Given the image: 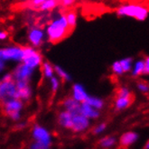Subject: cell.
Instances as JSON below:
<instances>
[{
  "label": "cell",
  "mask_w": 149,
  "mask_h": 149,
  "mask_svg": "<svg viewBox=\"0 0 149 149\" xmlns=\"http://www.w3.org/2000/svg\"><path fill=\"white\" fill-rule=\"evenodd\" d=\"M72 128L75 131H81L89 126V120L81 114L72 115Z\"/></svg>",
  "instance_id": "obj_8"
},
{
  "label": "cell",
  "mask_w": 149,
  "mask_h": 149,
  "mask_svg": "<svg viewBox=\"0 0 149 149\" xmlns=\"http://www.w3.org/2000/svg\"><path fill=\"white\" fill-rule=\"evenodd\" d=\"M50 83H51V88H52V91L55 92L60 87V81L59 79L56 76H52L50 78Z\"/></svg>",
  "instance_id": "obj_26"
},
{
  "label": "cell",
  "mask_w": 149,
  "mask_h": 149,
  "mask_svg": "<svg viewBox=\"0 0 149 149\" xmlns=\"http://www.w3.org/2000/svg\"><path fill=\"white\" fill-rule=\"evenodd\" d=\"M59 2L58 0H45V2H42L38 7L37 9L39 11H50L54 9V8L58 6Z\"/></svg>",
  "instance_id": "obj_16"
},
{
  "label": "cell",
  "mask_w": 149,
  "mask_h": 149,
  "mask_svg": "<svg viewBox=\"0 0 149 149\" xmlns=\"http://www.w3.org/2000/svg\"><path fill=\"white\" fill-rule=\"evenodd\" d=\"M17 99L18 100H28L32 95V89L30 84H26L23 87L16 88Z\"/></svg>",
  "instance_id": "obj_14"
},
{
  "label": "cell",
  "mask_w": 149,
  "mask_h": 149,
  "mask_svg": "<svg viewBox=\"0 0 149 149\" xmlns=\"http://www.w3.org/2000/svg\"><path fill=\"white\" fill-rule=\"evenodd\" d=\"M149 73V57H146L144 60V74L147 75Z\"/></svg>",
  "instance_id": "obj_31"
},
{
  "label": "cell",
  "mask_w": 149,
  "mask_h": 149,
  "mask_svg": "<svg viewBox=\"0 0 149 149\" xmlns=\"http://www.w3.org/2000/svg\"><path fill=\"white\" fill-rule=\"evenodd\" d=\"M131 103V99L129 98H124V97H118L116 100V108L118 109H123L127 107H128Z\"/></svg>",
  "instance_id": "obj_24"
},
{
  "label": "cell",
  "mask_w": 149,
  "mask_h": 149,
  "mask_svg": "<svg viewBox=\"0 0 149 149\" xmlns=\"http://www.w3.org/2000/svg\"><path fill=\"white\" fill-rule=\"evenodd\" d=\"M34 72V69L27 66L26 64L21 63L16 65L14 72H12L14 81H30Z\"/></svg>",
  "instance_id": "obj_7"
},
{
  "label": "cell",
  "mask_w": 149,
  "mask_h": 149,
  "mask_svg": "<svg viewBox=\"0 0 149 149\" xmlns=\"http://www.w3.org/2000/svg\"><path fill=\"white\" fill-rule=\"evenodd\" d=\"M17 99V90L14 80L1 81L0 83V101Z\"/></svg>",
  "instance_id": "obj_6"
},
{
  "label": "cell",
  "mask_w": 149,
  "mask_h": 149,
  "mask_svg": "<svg viewBox=\"0 0 149 149\" xmlns=\"http://www.w3.org/2000/svg\"><path fill=\"white\" fill-rule=\"evenodd\" d=\"M8 37V34L6 32L4 31H0V41H4Z\"/></svg>",
  "instance_id": "obj_37"
},
{
  "label": "cell",
  "mask_w": 149,
  "mask_h": 149,
  "mask_svg": "<svg viewBox=\"0 0 149 149\" xmlns=\"http://www.w3.org/2000/svg\"><path fill=\"white\" fill-rule=\"evenodd\" d=\"M45 0H30V3H31V6L37 8L42 2H45Z\"/></svg>",
  "instance_id": "obj_33"
},
{
  "label": "cell",
  "mask_w": 149,
  "mask_h": 149,
  "mask_svg": "<svg viewBox=\"0 0 149 149\" xmlns=\"http://www.w3.org/2000/svg\"><path fill=\"white\" fill-rule=\"evenodd\" d=\"M23 63L36 70L42 63V57L41 54L32 46L24 47V57L22 62Z\"/></svg>",
  "instance_id": "obj_3"
},
{
  "label": "cell",
  "mask_w": 149,
  "mask_h": 149,
  "mask_svg": "<svg viewBox=\"0 0 149 149\" xmlns=\"http://www.w3.org/2000/svg\"><path fill=\"white\" fill-rule=\"evenodd\" d=\"M72 115L67 110L61 113V115L59 117L60 123L63 127H69V128H72Z\"/></svg>",
  "instance_id": "obj_15"
},
{
  "label": "cell",
  "mask_w": 149,
  "mask_h": 149,
  "mask_svg": "<svg viewBox=\"0 0 149 149\" xmlns=\"http://www.w3.org/2000/svg\"><path fill=\"white\" fill-rule=\"evenodd\" d=\"M49 146L50 145H47V144H45V143H42V142L38 141L36 144H34L32 146V149H48Z\"/></svg>",
  "instance_id": "obj_29"
},
{
  "label": "cell",
  "mask_w": 149,
  "mask_h": 149,
  "mask_svg": "<svg viewBox=\"0 0 149 149\" xmlns=\"http://www.w3.org/2000/svg\"><path fill=\"white\" fill-rule=\"evenodd\" d=\"M8 116H9L14 120H17V119L20 118V113L19 112H13V113L9 114Z\"/></svg>",
  "instance_id": "obj_36"
},
{
  "label": "cell",
  "mask_w": 149,
  "mask_h": 149,
  "mask_svg": "<svg viewBox=\"0 0 149 149\" xmlns=\"http://www.w3.org/2000/svg\"><path fill=\"white\" fill-rule=\"evenodd\" d=\"M111 70L112 72L115 73L116 75H123V70H122V67L119 63V61H116V62H114L112 63V66H111Z\"/></svg>",
  "instance_id": "obj_25"
},
{
  "label": "cell",
  "mask_w": 149,
  "mask_h": 149,
  "mask_svg": "<svg viewBox=\"0 0 149 149\" xmlns=\"http://www.w3.org/2000/svg\"><path fill=\"white\" fill-rule=\"evenodd\" d=\"M54 72L57 73V75L61 78L63 79V81H72V77L67 72H65L64 70L59 66V65H54Z\"/></svg>",
  "instance_id": "obj_22"
},
{
  "label": "cell",
  "mask_w": 149,
  "mask_h": 149,
  "mask_svg": "<svg viewBox=\"0 0 149 149\" xmlns=\"http://www.w3.org/2000/svg\"><path fill=\"white\" fill-rule=\"evenodd\" d=\"M42 72H43V74H45V78H48L50 79L51 77H52L54 75V65H52L49 62L47 61H45L42 63Z\"/></svg>",
  "instance_id": "obj_20"
},
{
  "label": "cell",
  "mask_w": 149,
  "mask_h": 149,
  "mask_svg": "<svg viewBox=\"0 0 149 149\" xmlns=\"http://www.w3.org/2000/svg\"><path fill=\"white\" fill-rule=\"evenodd\" d=\"M148 147H149V146H148V143H147V144H146V149H148Z\"/></svg>",
  "instance_id": "obj_39"
},
{
  "label": "cell",
  "mask_w": 149,
  "mask_h": 149,
  "mask_svg": "<svg viewBox=\"0 0 149 149\" xmlns=\"http://www.w3.org/2000/svg\"><path fill=\"white\" fill-rule=\"evenodd\" d=\"M119 63L122 67V70H123V72H128L131 71L133 66V59L131 57H127L125 59H122L119 61Z\"/></svg>",
  "instance_id": "obj_23"
},
{
  "label": "cell",
  "mask_w": 149,
  "mask_h": 149,
  "mask_svg": "<svg viewBox=\"0 0 149 149\" xmlns=\"http://www.w3.org/2000/svg\"><path fill=\"white\" fill-rule=\"evenodd\" d=\"M0 83H1V80H0Z\"/></svg>",
  "instance_id": "obj_40"
},
{
  "label": "cell",
  "mask_w": 149,
  "mask_h": 149,
  "mask_svg": "<svg viewBox=\"0 0 149 149\" xmlns=\"http://www.w3.org/2000/svg\"><path fill=\"white\" fill-rule=\"evenodd\" d=\"M4 104V109L5 112L9 115V114L13 112H19L22 108H23V104L20 100L18 99H11L3 102Z\"/></svg>",
  "instance_id": "obj_9"
},
{
  "label": "cell",
  "mask_w": 149,
  "mask_h": 149,
  "mask_svg": "<svg viewBox=\"0 0 149 149\" xmlns=\"http://www.w3.org/2000/svg\"><path fill=\"white\" fill-rule=\"evenodd\" d=\"M67 24H68V27L70 32H72L73 29L75 28L76 24H77V15L74 11H70L65 15Z\"/></svg>",
  "instance_id": "obj_17"
},
{
  "label": "cell",
  "mask_w": 149,
  "mask_h": 149,
  "mask_svg": "<svg viewBox=\"0 0 149 149\" xmlns=\"http://www.w3.org/2000/svg\"><path fill=\"white\" fill-rule=\"evenodd\" d=\"M64 107L67 111H69L72 115H76V114H81V103L75 100L73 98H70L65 100Z\"/></svg>",
  "instance_id": "obj_10"
},
{
  "label": "cell",
  "mask_w": 149,
  "mask_h": 149,
  "mask_svg": "<svg viewBox=\"0 0 149 149\" xmlns=\"http://www.w3.org/2000/svg\"><path fill=\"white\" fill-rule=\"evenodd\" d=\"M131 96L130 91H128V89L125 87H122L118 90V97H124V98H129Z\"/></svg>",
  "instance_id": "obj_27"
},
{
  "label": "cell",
  "mask_w": 149,
  "mask_h": 149,
  "mask_svg": "<svg viewBox=\"0 0 149 149\" xmlns=\"http://www.w3.org/2000/svg\"><path fill=\"white\" fill-rule=\"evenodd\" d=\"M148 8L138 4H128L121 6L118 8L117 15L118 16L133 17L138 21H145L148 16Z\"/></svg>",
  "instance_id": "obj_2"
},
{
  "label": "cell",
  "mask_w": 149,
  "mask_h": 149,
  "mask_svg": "<svg viewBox=\"0 0 149 149\" xmlns=\"http://www.w3.org/2000/svg\"><path fill=\"white\" fill-rule=\"evenodd\" d=\"M76 0H58L59 4H62L63 6H70L74 4Z\"/></svg>",
  "instance_id": "obj_32"
},
{
  "label": "cell",
  "mask_w": 149,
  "mask_h": 149,
  "mask_svg": "<svg viewBox=\"0 0 149 149\" xmlns=\"http://www.w3.org/2000/svg\"><path fill=\"white\" fill-rule=\"evenodd\" d=\"M6 69V62L1 57V52H0V73L3 72Z\"/></svg>",
  "instance_id": "obj_34"
},
{
  "label": "cell",
  "mask_w": 149,
  "mask_h": 149,
  "mask_svg": "<svg viewBox=\"0 0 149 149\" xmlns=\"http://www.w3.org/2000/svg\"><path fill=\"white\" fill-rule=\"evenodd\" d=\"M83 102H86L87 104H89L91 107H92L94 109H101L103 107L102 100H100L99 98H96V97H91V96H88Z\"/></svg>",
  "instance_id": "obj_19"
},
{
  "label": "cell",
  "mask_w": 149,
  "mask_h": 149,
  "mask_svg": "<svg viewBox=\"0 0 149 149\" xmlns=\"http://www.w3.org/2000/svg\"><path fill=\"white\" fill-rule=\"evenodd\" d=\"M105 127H106V126H105L104 124H102V125H100V126H99L97 128L95 129V131L94 132L96 133V134H98V133H100V132H102V131L105 129Z\"/></svg>",
  "instance_id": "obj_38"
},
{
  "label": "cell",
  "mask_w": 149,
  "mask_h": 149,
  "mask_svg": "<svg viewBox=\"0 0 149 149\" xmlns=\"http://www.w3.org/2000/svg\"><path fill=\"white\" fill-rule=\"evenodd\" d=\"M137 88H138V90L140 91H142L144 93H147L148 91H149V87L146 83L145 82H139L137 83Z\"/></svg>",
  "instance_id": "obj_30"
},
{
  "label": "cell",
  "mask_w": 149,
  "mask_h": 149,
  "mask_svg": "<svg viewBox=\"0 0 149 149\" xmlns=\"http://www.w3.org/2000/svg\"><path fill=\"white\" fill-rule=\"evenodd\" d=\"M27 36L32 47L38 48L45 43V41L46 39V33L45 31L42 27L36 25V26H32V27L29 28Z\"/></svg>",
  "instance_id": "obj_5"
},
{
  "label": "cell",
  "mask_w": 149,
  "mask_h": 149,
  "mask_svg": "<svg viewBox=\"0 0 149 149\" xmlns=\"http://www.w3.org/2000/svg\"><path fill=\"white\" fill-rule=\"evenodd\" d=\"M1 57L5 62L21 63L24 57V47L22 46H7L0 48Z\"/></svg>",
  "instance_id": "obj_4"
},
{
  "label": "cell",
  "mask_w": 149,
  "mask_h": 149,
  "mask_svg": "<svg viewBox=\"0 0 149 149\" xmlns=\"http://www.w3.org/2000/svg\"><path fill=\"white\" fill-rule=\"evenodd\" d=\"M33 136L38 141L42 142L45 144L50 145V136L48 134L47 131L40 127H36L33 130Z\"/></svg>",
  "instance_id": "obj_13"
},
{
  "label": "cell",
  "mask_w": 149,
  "mask_h": 149,
  "mask_svg": "<svg viewBox=\"0 0 149 149\" xmlns=\"http://www.w3.org/2000/svg\"><path fill=\"white\" fill-rule=\"evenodd\" d=\"M11 80H14L12 73H6V74L2 77L1 81H11Z\"/></svg>",
  "instance_id": "obj_35"
},
{
  "label": "cell",
  "mask_w": 149,
  "mask_h": 149,
  "mask_svg": "<svg viewBox=\"0 0 149 149\" xmlns=\"http://www.w3.org/2000/svg\"><path fill=\"white\" fill-rule=\"evenodd\" d=\"M114 143H115V139L113 137H106L102 139L100 141V144L102 146L104 147H109V146H111Z\"/></svg>",
  "instance_id": "obj_28"
},
{
  "label": "cell",
  "mask_w": 149,
  "mask_h": 149,
  "mask_svg": "<svg viewBox=\"0 0 149 149\" xmlns=\"http://www.w3.org/2000/svg\"><path fill=\"white\" fill-rule=\"evenodd\" d=\"M72 91H73V99L79 102H83L88 96H89L81 84L79 83L74 84Z\"/></svg>",
  "instance_id": "obj_11"
},
{
  "label": "cell",
  "mask_w": 149,
  "mask_h": 149,
  "mask_svg": "<svg viewBox=\"0 0 149 149\" xmlns=\"http://www.w3.org/2000/svg\"><path fill=\"white\" fill-rule=\"evenodd\" d=\"M137 139V135L133 132H128L123 135L120 138V142L123 146H128L130 144H132Z\"/></svg>",
  "instance_id": "obj_18"
},
{
  "label": "cell",
  "mask_w": 149,
  "mask_h": 149,
  "mask_svg": "<svg viewBox=\"0 0 149 149\" xmlns=\"http://www.w3.org/2000/svg\"><path fill=\"white\" fill-rule=\"evenodd\" d=\"M45 33L47 40L52 43L59 42L69 33H71L65 15H60L54 21H52L47 26Z\"/></svg>",
  "instance_id": "obj_1"
},
{
  "label": "cell",
  "mask_w": 149,
  "mask_h": 149,
  "mask_svg": "<svg viewBox=\"0 0 149 149\" xmlns=\"http://www.w3.org/2000/svg\"><path fill=\"white\" fill-rule=\"evenodd\" d=\"M132 76L137 77L144 74V60H138L135 63L134 66H132Z\"/></svg>",
  "instance_id": "obj_21"
},
{
  "label": "cell",
  "mask_w": 149,
  "mask_h": 149,
  "mask_svg": "<svg viewBox=\"0 0 149 149\" xmlns=\"http://www.w3.org/2000/svg\"><path fill=\"white\" fill-rule=\"evenodd\" d=\"M81 114L87 118H98L100 115V113L96 110V109L91 107L86 102H81Z\"/></svg>",
  "instance_id": "obj_12"
}]
</instances>
